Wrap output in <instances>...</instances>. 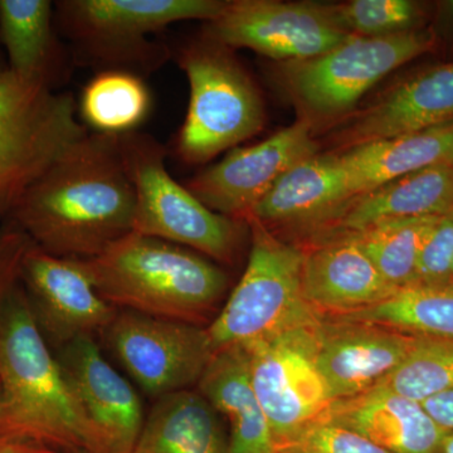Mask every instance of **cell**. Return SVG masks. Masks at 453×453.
<instances>
[{"mask_svg": "<svg viewBox=\"0 0 453 453\" xmlns=\"http://www.w3.org/2000/svg\"><path fill=\"white\" fill-rule=\"evenodd\" d=\"M135 210L119 135L88 133L26 190L9 217L44 252L88 259L133 234Z\"/></svg>", "mask_w": 453, "mask_h": 453, "instance_id": "1", "label": "cell"}, {"mask_svg": "<svg viewBox=\"0 0 453 453\" xmlns=\"http://www.w3.org/2000/svg\"><path fill=\"white\" fill-rule=\"evenodd\" d=\"M0 438L57 453H104L20 282L0 303Z\"/></svg>", "mask_w": 453, "mask_h": 453, "instance_id": "2", "label": "cell"}, {"mask_svg": "<svg viewBox=\"0 0 453 453\" xmlns=\"http://www.w3.org/2000/svg\"><path fill=\"white\" fill-rule=\"evenodd\" d=\"M81 262L98 294L116 309L198 326L228 288L225 271L205 256L136 232Z\"/></svg>", "mask_w": 453, "mask_h": 453, "instance_id": "3", "label": "cell"}, {"mask_svg": "<svg viewBox=\"0 0 453 453\" xmlns=\"http://www.w3.org/2000/svg\"><path fill=\"white\" fill-rule=\"evenodd\" d=\"M223 0H61L55 3L57 32L74 61L96 73L124 71L144 77L172 58L165 43L151 40L174 23H210Z\"/></svg>", "mask_w": 453, "mask_h": 453, "instance_id": "4", "label": "cell"}, {"mask_svg": "<svg viewBox=\"0 0 453 453\" xmlns=\"http://www.w3.org/2000/svg\"><path fill=\"white\" fill-rule=\"evenodd\" d=\"M175 57L189 83L186 120L175 142L181 162H210L264 129L261 94L232 49L204 33Z\"/></svg>", "mask_w": 453, "mask_h": 453, "instance_id": "5", "label": "cell"}, {"mask_svg": "<svg viewBox=\"0 0 453 453\" xmlns=\"http://www.w3.org/2000/svg\"><path fill=\"white\" fill-rule=\"evenodd\" d=\"M246 223L251 250L243 275L207 326L214 351L247 347L320 319L303 296V249L285 242L257 219Z\"/></svg>", "mask_w": 453, "mask_h": 453, "instance_id": "6", "label": "cell"}, {"mask_svg": "<svg viewBox=\"0 0 453 453\" xmlns=\"http://www.w3.org/2000/svg\"><path fill=\"white\" fill-rule=\"evenodd\" d=\"M122 160L135 190L134 232L159 238L219 262L234 261L243 220L210 210L166 169L168 149L139 130L119 135Z\"/></svg>", "mask_w": 453, "mask_h": 453, "instance_id": "7", "label": "cell"}, {"mask_svg": "<svg viewBox=\"0 0 453 453\" xmlns=\"http://www.w3.org/2000/svg\"><path fill=\"white\" fill-rule=\"evenodd\" d=\"M88 133L73 95L0 73V217Z\"/></svg>", "mask_w": 453, "mask_h": 453, "instance_id": "8", "label": "cell"}, {"mask_svg": "<svg viewBox=\"0 0 453 453\" xmlns=\"http://www.w3.org/2000/svg\"><path fill=\"white\" fill-rule=\"evenodd\" d=\"M426 29L387 37L351 35L308 61L286 64L283 83L303 119H333L351 111L372 86L434 47Z\"/></svg>", "mask_w": 453, "mask_h": 453, "instance_id": "9", "label": "cell"}, {"mask_svg": "<svg viewBox=\"0 0 453 453\" xmlns=\"http://www.w3.org/2000/svg\"><path fill=\"white\" fill-rule=\"evenodd\" d=\"M318 323L242 347L249 354L253 389L279 451L310 426L321 421L333 404L316 365Z\"/></svg>", "mask_w": 453, "mask_h": 453, "instance_id": "10", "label": "cell"}, {"mask_svg": "<svg viewBox=\"0 0 453 453\" xmlns=\"http://www.w3.org/2000/svg\"><path fill=\"white\" fill-rule=\"evenodd\" d=\"M101 335L146 395L198 384L216 351L207 327L120 310Z\"/></svg>", "mask_w": 453, "mask_h": 453, "instance_id": "11", "label": "cell"}, {"mask_svg": "<svg viewBox=\"0 0 453 453\" xmlns=\"http://www.w3.org/2000/svg\"><path fill=\"white\" fill-rule=\"evenodd\" d=\"M204 33L229 49L255 50L286 64L324 55L351 37L334 22L326 4L279 0L226 2Z\"/></svg>", "mask_w": 453, "mask_h": 453, "instance_id": "12", "label": "cell"}, {"mask_svg": "<svg viewBox=\"0 0 453 453\" xmlns=\"http://www.w3.org/2000/svg\"><path fill=\"white\" fill-rule=\"evenodd\" d=\"M318 151L312 122L300 119L257 144L232 149L196 175L188 189L216 213L246 222L285 173Z\"/></svg>", "mask_w": 453, "mask_h": 453, "instance_id": "13", "label": "cell"}, {"mask_svg": "<svg viewBox=\"0 0 453 453\" xmlns=\"http://www.w3.org/2000/svg\"><path fill=\"white\" fill-rule=\"evenodd\" d=\"M19 282L35 323L57 350L81 336L100 335L119 311L98 294L81 259L57 257L33 243Z\"/></svg>", "mask_w": 453, "mask_h": 453, "instance_id": "14", "label": "cell"}, {"mask_svg": "<svg viewBox=\"0 0 453 453\" xmlns=\"http://www.w3.org/2000/svg\"><path fill=\"white\" fill-rule=\"evenodd\" d=\"M417 336L383 325L320 315L315 327L316 365L333 402L380 386L413 350Z\"/></svg>", "mask_w": 453, "mask_h": 453, "instance_id": "15", "label": "cell"}, {"mask_svg": "<svg viewBox=\"0 0 453 453\" xmlns=\"http://www.w3.org/2000/svg\"><path fill=\"white\" fill-rule=\"evenodd\" d=\"M56 357L103 452L133 453L145 421L142 403L129 381L107 362L94 336L73 340Z\"/></svg>", "mask_w": 453, "mask_h": 453, "instance_id": "16", "label": "cell"}, {"mask_svg": "<svg viewBox=\"0 0 453 453\" xmlns=\"http://www.w3.org/2000/svg\"><path fill=\"white\" fill-rule=\"evenodd\" d=\"M301 249L303 296L318 314H353L398 291L349 235L324 238Z\"/></svg>", "mask_w": 453, "mask_h": 453, "instance_id": "17", "label": "cell"}, {"mask_svg": "<svg viewBox=\"0 0 453 453\" xmlns=\"http://www.w3.org/2000/svg\"><path fill=\"white\" fill-rule=\"evenodd\" d=\"M453 122V62L402 80L357 113L339 136L342 149Z\"/></svg>", "mask_w": 453, "mask_h": 453, "instance_id": "18", "label": "cell"}, {"mask_svg": "<svg viewBox=\"0 0 453 453\" xmlns=\"http://www.w3.org/2000/svg\"><path fill=\"white\" fill-rule=\"evenodd\" d=\"M452 210L453 164H441L350 196L306 241L356 234L387 220L442 216Z\"/></svg>", "mask_w": 453, "mask_h": 453, "instance_id": "19", "label": "cell"}, {"mask_svg": "<svg viewBox=\"0 0 453 453\" xmlns=\"http://www.w3.org/2000/svg\"><path fill=\"white\" fill-rule=\"evenodd\" d=\"M350 196L338 153H318L285 173L253 208L249 219H257L270 229L283 226L308 240Z\"/></svg>", "mask_w": 453, "mask_h": 453, "instance_id": "20", "label": "cell"}, {"mask_svg": "<svg viewBox=\"0 0 453 453\" xmlns=\"http://www.w3.org/2000/svg\"><path fill=\"white\" fill-rule=\"evenodd\" d=\"M321 422L357 432L392 453H438L447 434L421 402L383 387L333 402Z\"/></svg>", "mask_w": 453, "mask_h": 453, "instance_id": "21", "label": "cell"}, {"mask_svg": "<svg viewBox=\"0 0 453 453\" xmlns=\"http://www.w3.org/2000/svg\"><path fill=\"white\" fill-rule=\"evenodd\" d=\"M196 387L229 423V453H279L273 429L252 387L246 349L216 351Z\"/></svg>", "mask_w": 453, "mask_h": 453, "instance_id": "22", "label": "cell"}, {"mask_svg": "<svg viewBox=\"0 0 453 453\" xmlns=\"http://www.w3.org/2000/svg\"><path fill=\"white\" fill-rule=\"evenodd\" d=\"M336 153L351 196L362 195L411 173L453 164V122L350 146Z\"/></svg>", "mask_w": 453, "mask_h": 453, "instance_id": "23", "label": "cell"}, {"mask_svg": "<svg viewBox=\"0 0 453 453\" xmlns=\"http://www.w3.org/2000/svg\"><path fill=\"white\" fill-rule=\"evenodd\" d=\"M0 43L11 73L56 89L68 76V57L59 44L55 3L0 0Z\"/></svg>", "mask_w": 453, "mask_h": 453, "instance_id": "24", "label": "cell"}, {"mask_svg": "<svg viewBox=\"0 0 453 453\" xmlns=\"http://www.w3.org/2000/svg\"><path fill=\"white\" fill-rule=\"evenodd\" d=\"M133 453H229V442L210 402L184 389L157 399Z\"/></svg>", "mask_w": 453, "mask_h": 453, "instance_id": "25", "label": "cell"}, {"mask_svg": "<svg viewBox=\"0 0 453 453\" xmlns=\"http://www.w3.org/2000/svg\"><path fill=\"white\" fill-rule=\"evenodd\" d=\"M150 109L151 95L142 77L124 71L96 73L77 104L86 127L112 135L138 130Z\"/></svg>", "mask_w": 453, "mask_h": 453, "instance_id": "26", "label": "cell"}, {"mask_svg": "<svg viewBox=\"0 0 453 453\" xmlns=\"http://www.w3.org/2000/svg\"><path fill=\"white\" fill-rule=\"evenodd\" d=\"M338 318L383 325L418 338L453 342V290L401 288L378 305Z\"/></svg>", "mask_w": 453, "mask_h": 453, "instance_id": "27", "label": "cell"}, {"mask_svg": "<svg viewBox=\"0 0 453 453\" xmlns=\"http://www.w3.org/2000/svg\"><path fill=\"white\" fill-rule=\"evenodd\" d=\"M438 217L387 220L356 234L342 235L353 238L380 275L401 290L413 286L423 244Z\"/></svg>", "mask_w": 453, "mask_h": 453, "instance_id": "28", "label": "cell"}, {"mask_svg": "<svg viewBox=\"0 0 453 453\" xmlns=\"http://www.w3.org/2000/svg\"><path fill=\"white\" fill-rule=\"evenodd\" d=\"M378 387L417 402L453 389V342L417 336L407 359Z\"/></svg>", "mask_w": 453, "mask_h": 453, "instance_id": "29", "label": "cell"}, {"mask_svg": "<svg viewBox=\"0 0 453 453\" xmlns=\"http://www.w3.org/2000/svg\"><path fill=\"white\" fill-rule=\"evenodd\" d=\"M326 5L340 28L359 37L416 31L422 19L421 5L411 0H350Z\"/></svg>", "mask_w": 453, "mask_h": 453, "instance_id": "30", "label": "cell"}, {"mask_svg": "<svg viewBox=\"0 0 453 453\" xmlns=\"http://www.w3.org/2000/svg\"><path fill=\"white\" fill-rule=\"evenodd\" d=\"M453 266V210L438 217L423 244L416 280L411 288L449 290Z\"/></svg>", "mask_w": 453, "mask_h": 453, "instance_id": "31", "label": "cell"}, {"mask_svg": "<svg viewBox=\"0 0 453 453\" xmlns=\"http://www.w3.org/2000/svg\"><path fill=\"white\" fill-rule=\"evenodd\" d=\"M279 453H392L350 429L318 422L283 446Z\"/></svg>", "mask_w": 453, "mask_h": 453, "instance_id": "32", "label": "cell"}, {"mask_svg": "<svg viewBox=\"0 0 453 453\" xmlns=\"http://www.w3.org/2000/svg\"><path fill=\"white\" fill-rule=\"evenodd\" d=\"M32 241L25 232L9 223L0 226V303L19 282L20 265Z\"/></svg>", "mask_w": 453, "mask_h": 453, "instance_id": "33", "label": "cell"}, {"mask_svg": "<svg viewBox=\"0 0 453 453\" xmlns=\"http://www.w3.org/2000/svg\"><path fill=\"white\" fill-rule=\"evenodd\" d=\"M426 412L445 431H453V389L429 396L421 402Z\"/></svg>", "mask_w": 453, "mask_h": 453, "instance_id": "34", "label": "cell"}, {"mask_svg": "<svg viewBox=\"0 0 453 453\" xmlns=\"http://www.w3.org/2000/svg\"><path fill=\"white\" fill-rule=\"evenodd\" d=\"M0 453H57L32 443L19 442V441L5 440L0 438Z\"/></svg>", "mask_w": 453, "mask_h": 453, "instance_id": "35", "label": "cell"}, {"mask_svg": "<svg viewBox=\"0 0 453 453\" xmlns=\"http://www.w3.org/2000/svg\"><path fill=\"white\" fill-rule=\"evenodd\" d=\"M438 453H453V431L447 432Z\"/></svg>", "mask_w": 453, "mask_h": 453, "instance_id": "36", "label": "cell"}, {"mask_svg": "<svg viewBox=\"0 0 453 453\" xmlns=\"http://www.w3.org/2000/svg\"><path fill=\"white\" fill-rule=\"evenodd\" d=\"M443 8H445L447 18H449V19L453 23V0L452 2H446Z\"/></svg>", "mask_w": 453, "mask_h": 453, "instance_id": "37", "label": "cell"}, {"mask_svg": "<svg viewBox=\"0 0 453 453\" xmlns=\"http://www.w3.org/2000/svg\"><path fill=\"white\" fill-rule=\"evenodd\" d=\"M5 70H8V67L7 65H5L2 53H0V73H4Z\"/></svg>", "mask_w": 453, "mask_h": 453, "instance_id": "38", "label": "cell"}, {"mask_svg": "<svg viewBox=\"0 0 453 453\" xmlns=\"http://www.w3.org/2000/svg\"><path fill=\"white\" fill-rule=\"evenodd\" d=\"M451 288H452V290H453V266H452V281H451Z\"/></svg>", "mask_w": 453, "mask_h": 453, "instance_id": "39", "label": "cell"}]
</instances>
